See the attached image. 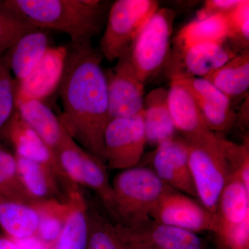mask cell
Returning a JSON list of instances; mask_svg holds the SVG:
<instances>
[{
  "label": "cell",
  "instance_id": "obj_1",
  "mask_svg": "<svg viewBox=\"0 0 249 249\" xmlns=\"http://www.w3.org/2000/svg\"><path fill=\"white\" fill-rule=\"evenodd\" d=\"M67 53L59 94L58 119L69 135L85 151L105 160L104 133L109 121L107 81L103 58L91 41L71 43Z\"/></svg>",
  "mask_w": 249,
  "mask_h": 249
},
{
  "label": "cell",
  "instance_id": "obj_2",
  "mask_svg": "<svg viewBox=\"0 0 249 249\" xmlns=\"http://www.w3.org/2000/svg\"><path fill=\"white\" fill-rule=\"evenodd\" d=\"M8 9L40 29L65 33L71 43L102 32L112 3L101 0H2Z\"/></svg>",
  "mask_w": 249,
  "mask_h": 249
},
{
  "label": "cell",
  "instance_id": "obj_3",
  "mask_svg": "<svg viewBox=\"0 0 249 249\" xmlns=\"http://www.w3.org/2000/svg\"><path fill=\"white\" fill-rule=\"evenodd\" d=\"M113 200L109 213L117 224L137 225L150 219L162 197L173 191L150 167L135 166L121 170L111 182Z\"/></svg>",
  "mask_w": 249,
  "mask_h": 249
},
{
  "label": "cell",
  "instance_id": "obj_4",
  "mask_svg": "<svg viewBox=\"0 0 249 249\" xmlns=\"http://www.w3.org/2000/svg\"><path fill=\"white\" fill-rule=\"evenodd\" d=\"M186 142L196 198L208 211L215 214L219 197L232 174L217 134L211 132Z\"/></svg>",
  "mask_w": 249,
  "mask_h": 249
},
{
  "label": "cell",
  "instance_id": "obj_5",
  "mask_svg": "<svg viewBox=\"0 0 249 249\" xmlns=\"http://www.w3.org/2000/svg\"><path fill=\"white\" fill-rule=\"evenodd\" d=\"M159 6L155 0H117L112 3L100 42L103 57L114 62L128 52Z\"/></svg>",
  "mask_w": 249,
  "mask_h": 249
},
{
  "label": "cell",
  "instance_id": "obj_6",
  "mask_svg": "<svg viewBox=\"0 0 249 249\" xmlns=\"http://www.w3.org/2000/svg\"><path fill=\"white\" fill-rule=\"evenodd\" d=\"M175 16L173 9L159 8L129 50L134 71L144 85L163 70L168 62Z\"/></svg>",
  "mask_w": 249,
  "mask_h": 249
},
{
  "label": "cell",
  "instance_id": "obj_7",
  "mask_svg": "<svg viewBox=\"0 0 249 249\" xmlns=\"http://www.w3.org/2000/svg\"><path fill=\"white\" fill-rule=\"evenodd\" d=\"M147 144L143 111L139 115L111 119L104 133L107 169L124 170L137 166Z\"/></svg>",
  "mask_w": 249,
  "mask_h": 249
},
{
  "label": "cell",
  "instance_id": "obj_8",
  "mask_svg": "<svg viewBox=\"0 0 249 249\" xmlns=\"http://www.w3.org/2000/svg\"><path fill=\"white\" fill-rule=\"evenodd\" d=\"M126 249H208L197 234L155 222L150 218L132 227L115 223Z\"/></svg>",
  "mask_w": 249,
  "mask_h": 249
},
{
  "label": "cell",
  "instance_id": "obj_9",
  "mask_svg": "<svg viewBox=\"0 0 249 249\" xmlns=\"http://www.w3.org/2000/svg\"><path fill=\"white\" fill-rule=\"evenodd\" d=\"M129 50L118 59L112 68L105 72L109 121L133 117L143 111L144 84L134 71Z\"/></svg>",
  "mask_w": 249,
  "mask_h": 249
},
{
  "label": "cell",
  "instance_id": "obj_10",
  "mask_svg": "<svg viewBox=\"0 0 249 249\" xmlns=\"http://www.w3.org/2000/svg\"><path fill=\"white\" fill-rule=\"evenodd\" d=\"M237 53L227 43L201 44L181 50L172 48L164 70L171 81L183 78H204Z\"/></svg>",
  "mask_w": 249,
  "mask_h": 249
},
{
  "label": "cell",
  "instance_id": "obj_11",
  "mask_svg": "<svg viewBox=\"0 0 249 249\" xmlns=\"http://www.w3.org/2000/svg\"><path fill=\"white\" fill-rule=\"evenodd\" d=\"M155 222L188 231L215 232V214L199 201L180 192H168L159 201L150 214Z\"/></svg>",
  "mask_w": 249,
  "mask_h": 249
},
{
  "label": "cell",
  "instance_id": "obj_12",
  "mask_svg": "<svg viewBox=\"0 0 249 249\" xmlns=\"http://www.w3.org/2000/svg\"><path fill=\"white\" fill-rule=\"evenodd\" d=\"M151 168L170 188L196 197L188 163V143L176 137L156 147L150 157Z\"/></svg>",
  "mask_w": 249,
  "mask_h": 249
},
{
  "label": "cell",
  "instance_id": "obj_13",
  "mask_svg": "<svg viewBox=\"0 0 249 249\" xmlns=\"http://www.w3.org/2000/svg\"><path fill=\"white\" fill-rule=\"evenodd\" d=\"M0 136L13 147L15 155L45 165L58 176L67 190L75 186L60 168L53 150L24 122L16 108L0 130Z\"/></svg>",
  "mask_w": 249,
  "mask_h": 249
},
{
  "label": "cell",
  "instance_id": "obj_14",
  "mask_svg": "<svg viewBox=\"0 0 249 249\" xmlns=\"http://www.w3.org/2000/svg\"><path fill=\"white\" fill-rule=\"evenodd\" d=\"M188 90L200 109L206 124L215 134L229 132L234 127L237 114L231 101L203 78H183L172 80Z\"/></svg>",
  "mask_w": 249,
  "mask_h": 249
},
{
  "label": "cell",
  "instance_id": "obj_15",
  "mask_svg": "<svg viewBox=\"0 0 249 249\" xmlns=\"http://www.w3.org/2000/svg\"><path fill=\"white\" fill-rule=\"evenodd\" d=\"M67 53V47H49L29 76L16 81V105L29 100L43 101L53 94L61 81Z\"/></svg>",
  "mask_w": 249,
  "mask_h": 249
},
{
  "label": "cell",
  "instance_id": "obj_16",
  "mask_svg": "<svg viewBox=\"0 0 249 249\" xmlns=\"http://www.w3.org/2000/svg\"><path fill=\"white\" fill-rule=\"evenodd\" d=\"M167 99L175 128L185 141L191 142L212 132L194 98L182 85L171 81Z\"/></svg>",
  "mask_w": 249,
  "mask_h": 249
},
{
  "label": "cell",
  "instance_id": "obj_17",
  "mask_svg": "<svg viewBox=\"0 0 249 249\" xmlns=\"http://www.w3.org/2000/svg\"><path fill=\"white\" fill-rule=\"evenodd\" d=\"M15 155V154H14ZM17 160L18 173L26 193L33 203L50 200L65 201L66 187L52 170L40 163L15 155Z\"/></svg>",
  "mask_w": 249,
  "mask_h": 249
},
{
  "label": "cell",
  "instance_id": "obj_18",
  "mask_svg": "<svg viewBox=\"0 0 249 249\" xmlns=\"http://www.w3.org/2000/svg\"><path fill=\"white\" fill-rule=\"evenodd\" d=\"M216 217L217 235L249 219V190L238 174L232 173L222 192Z\"/></svg>",
  "mask_w": 249,
  "mask_h": 249
},
{
  "label": "cell",
  "instance_id": "obj_19",
  "mask_svg": "<svg viewBox=\"0 0 249 249\" xmlns=\"http://www.w3.org/2000/svg\"><path fill=\"white\" fill-rule=\"evenodd\" d=\"M168 90L157 88L144 101L143 123L147 143L158 146L177 137V131L168 106Z\"/></svg>",
  "mask_w": 249,
  "mask_h": 249
},
{
  "label": "cell",
  "instance_id": "obj_20",
  "mask_svg": "<svg viewBox=\"0 0 249 249\" xmlns=\"http://www.w3.org/2000/svg\"><path fill=\"white\" fill-rule=\"evenodd\" d=\"M42 30L37 29L22 36L5 53L10 70L17 82L29 76L50 47L49 36Z\"/></svg>",
  "mask_w": 249,
  "mask_h": 249
},
{
  "label": "cell",
  "instance_id": "obj_21",
  "mask_svg": "<svg viewBox=\"0 0 249 249\" xmlns=\"http://www.w3.org/2000/svg\"><path fill=\"white\" fill-rule=\"evenodd\" d=\"M40 217L33 204L0 195V227L11 240H21L37 233Z\"/></svg>",
  "mask_w": 249,
  "mask_h": 249
},
{
  "label": "cell",
  "instance_id": "obj_22",
  "mask_svg": "<svg viewBox=\"0 0 249 249\" xmlns=\"http://www.w3.org/2000/svg\"><path fill=\"white\" fill-rule=\"evenodd\" d=\"M16 108L24 122L35 131L55 154L66 132L58 116L43 101L36 100L18 103Z\"/></svg>",
  "mask_w": 249,
  "mask_h": 249
},
{
  "label": "cell",
  "instance_id": "obj_23",
  "mask_svg": "<svg viewBox=\"0 0 249 249\" xmlns=\"http://www.w3.org/2000/svg\"><path fill=\"white\" fill-rule=\"evenodd\" d=\"M71 210L57 242L56 249H86L89 239V206L79 187L67 193Z\"/></svg>",
  "mask_w": 249,
  "mask_h": 249
},
{
  "label": "cell",
  "instance_id": "obj_24",
  "mask_svg": "<svg viewBox=\"0 0 249 249\" xmlns=\"http://www.w3.org/2000/svg\"><path fill=\"white\" fill-rule=\"evenodd\" d=\"M229 36L226 15L218 14L196 19L178 33L173 49L181 50L201 44H225Z\"/></svg>",
  "mask_w": 249,
  "mask_h": 249
},
{
  "label": "cell",
  "instance_id": "obj_25",
  "mask_svg": "<svg viewBox=\"0 0 249 249\" xmlns=\"http://www.w3.org/2000/svg\"><path fill=\"white\" fill-rule=\"evenodd\" d=\"M203 78L222 91L231 101L242 96L248 91L249 88V49L242 51Z\"/></svg>",
  "mask_w": 249,
  "mask_h": 249
},
{
  "label": "cell",
  "instance_id": "obj_26",
  "mask_svg": "<svg viewBox=\"0 0 249 249\" xmlns=\"http://www.w3.org/2000/svg\"><path fill=\"white\" fill-rule=\"evenodd\" d=\"M40 217L37 233L42 242L58 240L70 214L71 203L67 200L50 199L33 203Z\"/></svg>",
  "mask_w": 249,
  "mask_h": 249
},
{
  "label": "cell",
  "instance_id": "obj_27",
  "mask_svg": "<svg viewBox=\"0 0 249 249\" xmlns=\"http://www.w3.org/2000/svg\"><path fill=\"white\" fill-rule=\"evenodd\" d=\"M0 195L33 204L19 178L14 153L0 145Z\"/></svg>",
  "mask_w": 249,
  "mask_h": 249
},
{
  "label": "cell",
  "instance_id": "obj_28",
  "mask_svg": "<svg viewBox=\"0 0 249 249\" xmlns=\"http://www.w3.org/2000/svg\"><path fill=\"white\" fill-rule=\"evenodd\" d=\"M88 249H126L115 224L89 208Z\"/></svg>",
  "mask_w": 249,
  "mask_h": 249
},
{
  "label": "cell",
  "instance_id": "obj_29",
  "mask_svg": "<svg viewBox=\"0 0 249 249\" xmlns=\"http://www.w3.org/2000/svg\"><path fill=\"white\" fill-rule=\"evenodd\" d=\"M37 29H40L6 8L0 0V57L22 36Z\"/></svg>",
  "mask_w": 249,
  "mask_h": 249
},
{
  "label": "cell",
  "instance_id": "obj_30",
  "mask_svg": "<svg viewBox=\"0 0 249 249\" xmlns=\"http://www.w3.org/2000/svg\"><path fill=\"white\" fill-rule=\"evenodd\" d=\"M227 16L229 36L227 43L240 52L249 49V1L241 2Z\"/></svg>",
  "mask_w": 249,
  "mask_h": 249
},
{
  "label": "cell",
  "instance_id": "obj_31",
  "mask_svg": "<svg viewBox=\"0 0 249 249\" xmlns=\"http://www.w3.org/2000/svg\"><path fill=\"white\" fill-rule=\"evenodd\" d=\"M219 145L232 173L238 174L249 190V138L245 136L242 144L236 143L217 134Z\"/></svg>",
  "mask_w": 249,
  "mask_h": 249
},
{
  "label": "cell",
  "instance_id": "obj_32",
  "mask_svg": "<svg viewBox=\"0 0 249 249\" xmlns=\"http://www.w3.org/2000/svg\"><path fill=\"white\" fill-rule=\"evenodd\" d=\"M16 80L4 53L0 57V130L16 109Z\"/></svg>",
  "mask_w": 249,
  "mask_h": 249
},
{
  "label": "cell",
  "instance_id": "obj_33",
  "mask_svg": "<svg viewBox=\"0 0 249 249\" xmlns=\"http://www.w3.org/2000/svg\"><path fill=\"white\" fill-rule=\"evenodd\" d=\"M241 2V0H208L197 13L196 18L202 19L214 15H227L231 12Z\"/></svg>",
  "mask_w": 249,
  "mask_h": 249
},
{
  "label": "cell",
  "instance_id": "obj_34",
  "mask_svg": "<svg viewBox=\"0 0 249 249\" xmlns=\"http://www.w3.org/2000/svg\"><path fill=\"white\" fill-rule=\"evenodd\" d=\"M18 249H48L45 242L34 235L21 240H12Z\"/></svg>",
  "mask_w": 249,
  "mask_h": 249
},
{
  "label": "cell",
  "instance_id": "obj_35",
  "mask_svg": "<svg viewBox=\"0 0 249 249\" xmlns=\"http://www.w3.org/2000/svg\"><path fill=\"white\" fill-rule=\"evenodd\" d=\"M238 122L240 126L244 128H247L249 124V96L247 95L245 98V102L242 105L240 113L237 114V120L236 123Z\"/></svg>",
  "mask_w": 249,
  "mask_h": 249
},
{
  "label": "cell",
  "instance_id": "obj_36",
  "mask_svg": "<svg viewBox=\"0 0 249 249\" xmlns=\"http://www.w3.org/2000/svg\"><path fill=\"white\" fill-rule=\"evenodd\" d=\"M0 249H18V248L11 239L2 237L0 238Z\"/></svg>",
  "mask_w": 249,
  "mask_h": 249
}]
</instances>
